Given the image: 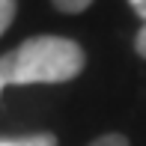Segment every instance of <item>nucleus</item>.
I'll use <instances>...</instances> for the list:
<instances>
[{"label": "nucleus", "mask_w": 146, "mask_h": 146, "mask_svg": "<svg viewBox=\"0 0 146 146\" xmlns=\"http://www.w3.org/2000/svg\"><path fill=\"white\" fill-rule=\"evenodd\" d=\"M128 6L137 12V18H143V21H146V0H128Z\"/></svg>", "instance_id": "nucleus-7"}, {"label": "nucleus", "mask_w": 146, "mask_h": 146, "mask_svg": "<svg viewBox=\"0 0 146 146\" xmlns=\"http://www.w3.org/2000/svg\"><path fill=\"white\" fill-rule=\"evenodd\" d=\"M134 51L146 60V21L140 24V30H137V36H134Z\"/></svg>", "instance_id": "nucleus-6"}, {"label": "nucleus", "mask_w": 146, "mask_h": 146, "mask_svg": "<svg viewBox=\"0 0 146 146\" xmlns=\"http://www.w3.org/2000/svg\"><path fill=\"white\" fill-rule=\"evenodd\" d=\"M15 146H57V134L39 131V134H24V137H9Z\"/></svg>", "instance_id": "nucleus-2"}, {"label": "nucleus", "mask_w": 146, "mask_h": 146, "mask_svg": "<svg viewBox=\"0 0 146 146\" xmlns=\"http://www.w3.org/2000/svg\"><path fill=\"white\" fill-rule=\"evenodd\" d=\"M90 146H128V137H125V134H116V131H110V134L96 137Z\"/></svg>", "instance_id": "nucleus-5"}, {"label": "nucleus", "mask_w": 146, "mask_h": 146, "mask_svg": "<svg viewBox=\"0 0 146 146\" xmlns=\"http://www.w3.org/2000/svg\"><path fill=\"white\" fill-rule=\"evenodd\" d=\"M0 146H15V143H12L9 137H0Z\"/></svg>", "instance_id": "nucleus-8"}, {"label": "nucleus", "mask_w": 146, "mask_h": 146, "mask_svg": "<svg viewBox=\"0 0 146 146\" xmlns=\"http://www.w3.org/2000/svg\"><path fill=\"white\" fill-rule=\"evenodd\" d=\"M15 9H18V0H0V36L9 30L12 18H15Z\"/></svg>", "instance_id": "nucleus-3"}, {"label": "nucleus", "mask_w": 146, "mask_h": 146, "mask_svg": "<svg viewBox=\"0 0 146 146\" xmlns=\"http://www.w3.org/2000/svg\"><path fill=\"white\" fill-rule=\"evenodd\" d=\"M51 3H54L60 12H66V15H78V12L90 9L92 0H51Z\"/></svg>", "instance_id": "nucleus-4"}, {"label": "nucleus", "mask_w": 146, "mask_h": 146, "mask_svg": "<svg viewBox=\"0 0 146 146\" xmlns=\"http://www.w3.org/2000/svg\"><path fill=\"white\" fill-rule=\"evenodd\" d=\"M87 66V54L75 39L30 36L9 54H0V96L6 87L24 84H66Z\"/></svg>", "instance_id": "nucleus-1"}]
</instances>
